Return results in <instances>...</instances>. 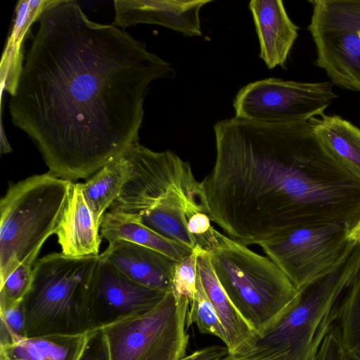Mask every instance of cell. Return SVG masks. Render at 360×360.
Instances as JSON below:
<instances>
[{
	"label": "cell",
	"instance_id": "obj_15",
	"mask_svg": "<svg viewBox=\"0 0 360 360\" xmlns=\"http://www.w3.org/2000/svg\"><path fill=\"white\" fill-rule=\"evenodd\" d=\"M198 251L197 270L202 285L218 315L226 334L229 354L241 353L256 346L258 336L230 300L221 285L207 251Z\"/></svg>",
	"mask_w": 360,
	"mask_h": 360
},
{
	"label": "cell",
	"instance_id": "obj_27",
	"mask_svg": "<svg viewBox=\"0 0 360 360\" xmlns=\"http://www.w3.org/2000/svg\"><path fill=\"white\" fill-rule=\"evenodd\" d=\"M219 360H291L281 349L257 344L251 349L236 354H227Z\"/></svg>",
	"mask_w": 360,
	"mask_h": 360
},
{
	"label": "cell",
	"instance_id": "obj_11",
	"mask_svg": "<svg viewBox=\"0 0 360 360\" xmlns=\"http://www.w3.org/2000/svg\"><path fill=\"white\" fill-rule=\"evenodd\" d=\"M167 292L129 279L98 257L87 295L90 332L150 311Z\"/></svg>",
	"mask_w": 360,
	"mask_h": 360
},
{
	"label": "cell",
	"instance_id": "obj_16",
	"mask_svg": "<svg viewBox=\"0 0 360 360\" xmlns=\"http://www.w3.org/2000/svg\"><path fill=\"white\" fill-rule=\"evenodd\" d=\"M99 229L84 198L80 184H74L54 233L61 252L74 257L98 255L101 242Z\"/></svg>",
	"mask_w": 360,
	"mask_h": 360
},
{
	"label": "cell",
	"instance_id": "obj_28",
	"mask_svg": "<svg viewBox=\"0 0 360 360\" xmlns=\"http://www.w3.org/2000/svg\"><path fill=\"white\" fill-rule=\"evenodd\" d=\"M1 311V322L16 335L25 338V322L22 302Z\"/></svg>",
	"mask_w": 360,
	"mask_h": 360
},
{
	"label": "cell",
	"instance_id": "obj_20",
	"mask_svg": "<svg viewBox=\"0 0 360 360\" xmlns=\"http://www.w3.org/2000/svg\"><path fill=\"white\" fill-rule=\"evenodd\" d=\"M86 334L53 335L21 338L11 345L0 346L1 360H78Z\"/></svg>",
	"mask_w": 360,
	"mask_h": 360
},
{
	"label": "cell",
	"instance_id": "obj_26",
	"mask_svg": "<svg viewBox=\"0 0 360 360\" xmlns=\"http://www.w3.org/2000/svg\"><path fill=\"white\" fill-rule=\"evenodd\" d=\"M78 360H111L108 341L102 329L88 333Z\"/></svg>",
	"mask_w": 360,
	"mask_h": 360
},
{
	"label": "cell",
	"instance_id": "obj_8",
	"mask_svg": "<svg viewBox=\"0 0 360 360\" xmlns=\"http://www.w3.org/2000/svg\"><path fill=\"white\" fill-rule=\"evenodd\" d=\"M309 30L316 64L330 82L360 92V0H315Z\"/></svg>",
	"mask_w": 360,
	"mask_h": 360
},
{
	"label": "cell",
	"instance_id": "obj_29",
	"mask_svg": "<svg viewBox=\"0 0 360 360\" xmlns=\"http://www.w3.org/2000/svg\"><path fill=\"white\" fill-rule=\"evenodd\" d=\"M343 351L334 328L328 334L313 360H340Z\"/></svg>",
	"mask_w": 360,
	"mask_h": 360
},
{
	"label": "cell",
	"instance_id": "obj_12",
	"mask_svg": "<svg viewBox=\"0 0 360 360\" xmlns=\"http://www.w3.org/2000/svg\"><path fill=\"white\" fill-rule=\"evenodd\" d=\"M210 0H116V27L124 30L138 24H155L188 37L201 36L200 11Z\"/></svg>",
	"mask_w": 360,
	"mask_h": 360
},
{
	"label": "cell",
	"instance_id": "obj_14",
	"mask_svg": "<svg viewBox=\"0 0 360 360\" xmlns=\"http://www.w3.org/2000/svg\"><path fill=\"white\" fill-rule=\"evenodd\" d=\"M249 8L259 39V57L269 69L283 67L299 27L290 20L281 0H252Z\"/></svg>",
	"mask_w": 360,
	"mask_h": 360
},
{
	"label": "cell",
	"instance_id": "obj_17",
	"mask_svg": "<svg viewBox=\"0 0 360 360\" xmlns=\"http://www.w3.org/2000/svg\"><path fill=\"white\" fill-rule=\"evenodd\" d=\"M101 236L108 243L125 240L160 252L179 262L193 251L188 246L170 240L147 226L138 214L110 210L101 224Z\"/></svg>",
	"mask_w": 360,
	"mask_h": 360
},
{
	"label": "cell",
	"instance_id": "obj_25",
	"mask_svg": "<svg viewBox=\"0 0 360 360\" xmlns=\"http://www.w3.org/2000/svg\"><path fill=\"white\" fill-rule=\"evenodd\" d=\"M197 259L195 248L189 256L177 262L171 288L176 301L186 298L190 302V305L192 304L196 292Z\"/></svg>",
	"mask_w": 360,
	"mask_h": 360
},
{
	"label": "cell",
	"instance_id": "obj_2",
	"mask_svg": "<svg viewBox=\"0 0 360 360\" xmlns=\"http://www.w3.org/2000/svg\"><path fill=\"white\" fill-rule=\"evenodd\" d=\"M216 158L200 181L205 213L226 236L258 245L295 227L360 215V181L326 151L313 118L274 124L236 117L214 126Z\"/></svg>",
	"mask_w": 360,
	"mask_h": 360
},
{
	"label": "cell",
	"instance_id": "obj_19",
	"mask_svg": "<svg viewBox=\"0 0 360 360\" xmlns=\"http://www.w3.org/2000/svg\"><path fill=\"white\" fill-rule=\"evenodd\" d=\"M195 212H204L200 203L186 195L176 194L139 215L146 226L160 236L194 250L197 247L195 238L188 231L187 223Z\"/></svg>",
	"mask_w": 360,
	"mask_h": 360
},
{
	"label": "cell",
	"instance_id": "obj_30",
	"mask_svg": "<svg viewBox=\"0 0 360 360\" xmlns=\"http://www.w3.org/2000/svg\"><path fill=\"white\" fill-rule=\"evenodd\" d=\"M227 354L226 346L212 345L198 349L180 360H219Z\"/></svg>",
	"mask_w": 360,
	"mask_h": 360
},
{
	"label": "cell",
	"instance_id": "obj_33",
	"mask_svg": "<svg viewBox=\"0 0 360 360\" xmlns=\"http://www.w3.org/2000/svg\"><path fill=\"white\" fill-rule=\"evenodd\" d=\"M19 360H21V359H19Z\"/></svg>",
	"mask_w": 360,
	"mask_h": 360
},
{
	"label": "cell",
	"instance_id": "obj_32",
	"mask_svg": "<svg viewBox=\"0 0 360 360\" xmlns=\"http://www.w3.org/2000/svg\"><path fill=\"white\" fill-rule=\"evenodd\" d=\"M340 360H360V359L356 358L343 352Z\"/></svg>",
	"mask_w": 360,
	"mask_h": 360
},
{
	"label": "cell",
	"instance_id": "obj_9",
	"mask_svg": "<svg viewBox=\"0 0 360 360\" xmlns=\"http://www.w3.org/2000/svg\"><path fill=\"white\" fill-rule=\"evenodd\" d=\"M349 228L335 223L303 225L258 244L300 290L326 274L349 252Z\"/></svg>",
	"mask_w": 360,
	"mask_h": 360
},
{
	"label": "cell",
	"instance_id": "obj_22",
	"mask_svg": "<svg viewBox=\"0 0 360 360\" xmlns=\"http://www.w3.org/2000/svg\"><path fill=\"white\" fill-rule=\"evenodd\" d=\"M333 328L343 352L360 359V270L347 288Z\"/></svg>",
	"mask_w": 360,
	"mask_h": 360
},
{
	"label": "cell",
	"instance_id": "obj_18",
	"mask_svg": "<svg viewBox=\"0 0 360 360\" xmlns=\"http://www.w3.org/2000/svg\"><path fill=\"white\" fill-rule=\"evenodd\" d=\"M314 131L328 154L360 181V129L338 115L313 118Z\"/></svg>",
	"mask_w": 360,
	"mask_h": 360
},
{
	"label": "cell",
	"instance_id": "obj_23",
	"mask_svg": "<svg viewBox=\"0 0 360 360\" xmlns=\"http://www.w3.org/2000/svg\"><path fill=\"white\" fill-rule=\"evenodd\" d=\"M195 324L199 331L212 335L226 343V334L198 273L196 292L187 314V327Z\"/></svg>",
	"mask_w": 360,
	"mask_h": 360
},
{
	"label": "cell",
	"instance_id": "obj_10",
	"mask_svg": "<svg viewBox=\"0 0 360 360\" xmlns=\"http://www.w3.org/2000/svg\"><path fill=\"white\" fill-rule=\"evenodd\" d=\"M331 82H302L266 78L242 87L233 100L236 117L285 124L323 115L338 97Z\"/></svg>",
	"mask_w": 360,
	"mask_h": 360
},
{
	"label": "cell",
	"instance_id": "obj_21",
	"mask_svg": "<svg viewBox=\"0 0 360 360\" xmlns=\"http://www.w3.org/2000/svg\"><path fill=\"white\" fill-rule=\"evenodd\" d=\"M129 174V164L123 154L79 183L84 198L90 208L96 223L101 227L108 208L118 198Z\"/></svg>",
	"mask_w": 360,
	"mask_h": 360
},
{
	"label": "cell",
	"instance_id": "obj_7",
	"mask_svg": "<svg viewBox=\"0 0 360 360\" xmlns=\"http://www.w3.org/2000/svg\"><path fill=\"white\" fill-rule=\"evenodd\" d=\"M124 155L129 164V176L110 210L141 214L176 194L202 205L200 182L190 164L174 153L153 151L137 142Z\"/></svg>",
	"mask_w": 360,
	"mask_h": 360
},
{
	"label": "cell",
	"instance_id": "obj_6",
	"mask_svg": "<svg viewBox=\"0 0 360 360\" xmlns=\"http://www.w3.org/2000/svg\"><path fill=\"white\" fill-rule=\"evenodd\" d=\"M190 302L171 291L150 311L103 330L111 360H180L186 354Z\"/></svg>",
	"mask_w": 360,
	"mask_h": 360
},
{
	"label": "cell",
	"instance_id": "obj_1",
	"mask_svg": "<svg viewBox=\"0 0 360 360\" xmlns=\"http://www.w3.org/2000/svg\"><path fill=\"white\" fill-rule=\"evenodd\" d=\"M37 21L9 101L12 123L49 172L87 179L139 142L150 84L175 72L124 30L90 20L75 1L56 0Z\"/></svg>",
	"mask_w": 360,
	"mask_h": 360
},
{
	"label": "cell",
	"instance_id": "obj_31",
	"mask_svg": "<svg viewBox=\"0 0 360 360\" xmlns=\"http://www.w3.org/2000/svg\"><path fill=\"white\" fill-rule=\"evenodd\" d=\"M347 238L354 243L360 244V216L349 229Z\"/></svg>",
	"mask_w": 360,
	"mask_h": 360
},
{
	"label": "cell",
	"instance_id": "obj_3",
	"mask_svg": "<svg viewBox=\"0 0 360 360\" xmlns=\"http://www.w3.org/2000/svg\"><path fill=\"white\" fill-rule=\"evenodd\" d=\"M207 251L224 290L259 338L297 301L300 290L268 257L218 231Z\"/></svg>",
	"mask_w": 360,
	"mask_h": 360
},
{
	"label": "cell",
	"instance_id": "obj_4",
	"mask_svg": "<svg viewBox=\"0 0 360 360\" xmlns=\"http://www.w3.org/2000/svg\"><path fill=\"white\" fill-rule=\"evenodd\" d=\"M73 184L49 172L10 184L0 202V285L20 264L34 266Z\"/></svg>",
	"mask_w": 360,
	"mask_h": 360
},
{
	"label": "cell",
	"instance_id": "obj_13",
	"mask_svg": "<svg viewBox=\"0 0 360 360\" xmlns=\"http://www.w3.org/2000/svg\"><path fill=\"white\" fill-rule=\"evenodd\" d=\"M98 257L137 283L171 291L177 262L160 252L134 243L115 240L110 242Z\"/></svg>",
	"mask_w": 360,
	"mask_h": 360
},
{
	"label": "cell",
	"instance_id": "obj_24",
	"mask_svg": "<svg viewBox=\"0 0 360 360\" xmlns=\"http://www.w3.org/2000/svg\"><path fill=\"white\" fill-rule=\"evenodd\" d=\"M32 276V266L20 264L6 278L0 285V310L22 302L30 288Z\"/></svg>",
	"mask_w": 360,
	"mask_h": 360
},
{
	"label": "cell",
	"instance_id": "obj_5",
	"mask_svg": "<svg viewBox=\"0 0 360 360\" xmlns=\"http://www.w3.org/2000/svg\"><path fill=\"white\" fill-rule=\"evenodd\" d=\"M97 256L49 254L36 262L22 306L25 338L90 332L87 295Z\"/></svg>",
	"mask_w": 360,
	"mask_h": 360
}]
</instances>
